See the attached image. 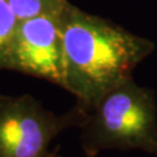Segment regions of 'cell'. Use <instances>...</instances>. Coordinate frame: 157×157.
<instances>
[{"mask_svg": "<svg viewBox=\"0 0 157 157\" xmlns=\"http://www.w3.org/2000/svg\"><path fill=\"white\" fill-rule=\"evenodd\" d=\"M84 111L82 143L89 157L108 149H139L157 156L155 95L133 78L106 92Z\"/></svg>", "mask_w": 157, "mask_h": 157, "instance_id": "2", "label": "cell"}, {"mask_svg": "<svg viewBox=\"0 0 157 157\" xmlns=\"http://www.w3.org/2000/svg\"><path fill=\"white\" fill-rule=\"evenodd\" d=\"M20 21L62 10L67 0H6Z\"/></svg>", "mask_w": 157, "mask_h": 157, "instance_id": "6", "label": "cell"}, {"mask_svg": "<svg viewBox=\"0 0 157 157\" xmlns=\"http://www.w3.org/2000/svg\"><path fill=\"white\" fill-rule=\"evenodd\" d=\"M64 86L84 108L132 79L152 50L151 41L67 1L62 13Z\"/></svg>", "mask_w": 157, "mask_h": 157, "instance_id": "1", "label": "cell"}, {"mask_svg": "<svg viewBox=\"0 0 157 157\" xmlns=\"http://www.w3.org/2000/svg\"><path fill=\"white\" fill-rule=\"evenodd\" d=\"M20 20L6 0H0V70H8L10 57Z\"/></svg>", "mask_w": 157, "mask_h": 157, "instance_id": "5", "label": "cell"}, {"mask_svg": "<svg viewBox=\"0 0 157 157\" xmlns=\"http://www.w3.org/2000/svg\"><path fill=\"white\" fill-rule=\"evenodd\" d=\"M77 111L56 115L30 95H0V157H52L50 144L62 130L82 124Z\"/></svg>", "mask_w": 157, "mask_h": 157, "instance_id": "3", "label": "cell"}, {"mask_svg": "<svg viewBox=\"0 0 157 157\" xmlns=\"http://www.w3.org/2000/svg\"><path fill=\"white\" fill-rule=\"evenodd\" d=\"M65 7V6H64ZM62 10L19 22L8 70L64 86Z\"/></svg>", "mask_w": 157, "mask_h": 157, "instance_id": "4", "label": "cell"}]
</instances>
